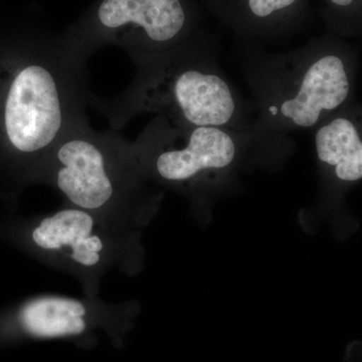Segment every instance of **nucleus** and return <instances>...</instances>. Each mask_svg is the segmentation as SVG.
Masks as SVG:
<instances>
[{
    "mask_svg": "<svg viewBox=\"0 0 362 362\" xmlns=\"http://www.w3.org/2000/svg\"><path fill=\"white\" fill-rule=\"evenodd\" d=\"M132 84L111 101L93 99L114 128L152 113L181 127L252 133L239 98L195 35L164 54L134 62Z\"/></svg>",
    "mask_w": 362,
    "mask_h": 362,
    "instance_id": "f257e3e1",
    "label": "nucleus"
},
{
    "mask_svg": "<svg viewBox=\"0 0 362 362\" xmlns=\"http://www.w3.org/2000/svg\"><path fill=\"white\" fill-rule=\"evenodd\" d=\"M65 199L122 230L141 233L159 194L143 176L132 142L114 131L99 132L89 122L58 143L37 173Z\"/></svg>",
    "mask_w": 362,
    "mask_h": 362,
    "instance_id": "f03ea898",
    "label": "nucleus"
},
{
    "mask_svg": "<svg viewBox=\"0 0 362 362\" xmlns=\"http://www.w3.org/2000/svg\"><path fill=\"white\" fill-rule=\"evenodd\" d=\"M84 66L59 42L21 66L9 83L4 132L14 151L35 158V175L58 143L87 121Z\"/></svg>",
    "mask_w": 362,
    "mask_h": 362,
    "instance_id": "7ed1b4c3",
    "label": "nucleus"
},
{
    "mask_svg": "<svg viewBox=\"0 0 362 362\" xmlns=\"http://www.w3.org/2000/svg\"><path fill=\"white\" fill-rule=\"evenodd\" d=\"M255 80L256 133L308 130L349 99V71L341 57L306 45L270 59Z\"/></svg>",
    "mask_w": 362,
    "mask_h": 362,
    "instance_id": "20e7f679",
    "label": "nucleus"
},
{
    "mask_svg": "<svg viewBox=\"0 0 362 362\" xmlns=\"http://www.w3.org/2000/svg\"><path fill=\"white\" fill-rule=\"evenodd\" d=\"M23 235L42 261L77 279L86 297L98 296L110 272L134 276L143 266L141 233L117 228L69 204L33 221Z\"/></svg>",
    "mask_w": 362,
    "mask_h": 362,
    "instance_id": "39448f33",
    "label": "nucleus"
},
{
    "mask_svg": "<svg viewBox=\"0 0 362 362\" xmlns=\"http://www.w3.org/2000/svg\"><path fill=\"white\" fill-rule=\"evenodd\" d=\"M251 136L218 127H181L156 117L132 146L150 183L194 192L232 168L240 140Z\"/></svg>",
    "mask_w": 362,
    "mask_h": 362,
    "instance_id": "423d86ee",
    "label": "nucleus"
},
{
    "mask_svg": "<svg viewBox=\"0 0 362 362\" xmlns=\"http://www.w3.org/2000/svg\"><path fill=\"white\" fill-rule=\"evenodd\" d=\"M194 28L189 0H101L89 28L62 45L84 63L107 44L123 47L135 62L175 49L194 37Z\"/></svg>",
    "mask_w": 362,
    "mask_h": 362,
    "instance_id": "0eeeda50",
    "label": "nucleus"
},
{
    "mask_svg": "<svg viewBox=\"0 0 362 362\" xmlns=\"http://www.w3.org/2000/svg\"><path fill=\"white\" fill-rule=\"evenodd\" d=\"M137 309L135 301L115 305L98 297L76 299L47 295L25 302L18 310V321L30 337L77 338L98 329L109 333L127 330Z\"/></svg>",
    "mask_w": 362,
    "mask_h": 362,
    "instance_id": "6e6552de",
    "label": "nucleus"
},
{
    "mask_svg": "<svg viewBox=\"0 0 362 362\" xmlns=\"http://www.w3.org/2000/svg\"><path fill=\"white\" fill-rule=\"evenodd\" d=\"M233 32L247 39L291 32L306 16L308 0H206Z\"/></svg>",
    "mask_w": 362,
    "mask_h": 362,
    "instance_id": "1a4fd4ad",
    "label": "nucleus"
},
{
    "mask_svg": "<svg viewBox=\"0 0 362 362\" xmlns=\"http://www.w3.org/2000/svg\"><path fill=\"white\" fill-rule=\"evenodd\" d=\"M317 157L333 168L340 180L354 182L362 178V135L347 117L322 122L315 134Z\"/></svg>",
    "mask_w": 362,
    "mask_h": 362,
    "instance_id": "9d476101",
    "label": "nucleus"
},
{
    "mask_svg": "<svg viewBox=\"0 0 362 362\" xmlns=\"http://www.w3.org/2000/svg\"><path fill=\"white\" fill-rule=\"evenodd\" d=\"M327 4L328 16L338 23L352 26L362 23V0H324Z\"/></svg>",
    "mask_w": 362,
    "mask_h": 362,
    "instance_id": "9b49d317",
    "label": "nucleus"
}]
</instances>
